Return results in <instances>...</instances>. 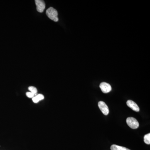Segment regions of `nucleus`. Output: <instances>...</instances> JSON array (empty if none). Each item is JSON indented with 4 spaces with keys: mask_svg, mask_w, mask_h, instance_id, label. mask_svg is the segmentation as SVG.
I'll list each match as a JSON object with an SVG mask.
<instances>
[{
    "mask_svg": "<svg viewBox=\"0 0 150 150\" xmlns=\"http://www.w3.org/2000/svg\"><path fill=\"white\" fill-rule=\"evenodd\" d=\"M111 150H131L124 147L121 146L116 145H112L110 147Z\"/></svg>",
    "mask_w": 150,
    "mask_h": 150,
    "instance_id": "0eeeda50",
    "label": "nucleus"
},
{
    "mask_svg": "<svg viewBox=\"0 0 150 150\" xmlns=\"http://www.w3.org/2000/svg\"><path fill=\"white\" fill-rule=\"evenodd\" d=\"M35 1L38 11L39 13L43 12L46 7L45 2L42 0H35Z\"/></svg>",
    "mask_w": 150,
    "mask_h": 150,
    "instance_id": "20e7f679",
    "label": "nucleus"
},
{
    "mask_svg": "<svg viewBox=\"0 0 150 150\" xmlns=\"http://www.w3.org/2000/svg\"><path fill=\"white\" fill-rule=\"evenodd\" d=\"M100 88L101 91L105 93L110 92L112 90L111 86L109 84L105 82H102L100 85Z\"/></svg>",
    "mask_w": 150,
    "mask_h": 150,
    "instance_id": "39448f33",
    "label": "nucleus"
},
{
    "mask_svg": "<svg viewBox=\"0 0 150 150\" xmlns=\"http://www.w3.org/2000/svg\"><path fill=\"white\" fill-rule=\"evenodd\" d=\"M28 90L30 91V92L34 94L35 96H36L37 93V89L34 86H30L28 87Z\"/></svg>",
    "mask_w": 150,
    "mask_h": 150,
    "instance_id": "1a4fd4ad",
    "label": "nucleus"
},
{
    "mask_svg": "<svg viewBox=\"0 0 150 150\" xmlns=\"http://www.w3.org/2000/svg\"><path fill=\"white\" fill-rule=\"evenodd\" d=\"M144 142L147 144L149 145L150 144V134L149 133L145 135L144 137Z\"/></svg>",
    "mask_w": 150,
    "mask_h": 150,
    "instance_id": "6e6552de",
    "label": "nucleus"
},
{
    "mask_svg": "<svg viewBox=\"0 0 150 150\" xmlns=\"http://www.w3.org/2000/svg\"><path fill=\"white\" fill-rule=\"evenodd\" d=\"M36 96L37 97L38 99L39 100V101L43 100L44 98V97L43 96V95L41 94L36 95Z\"/></svg>",
    "mask_w": 150,
    "mask_h": 150,
    "instance_id": "9d476101",
    "label": "nucleus"
},
{
    "mask_svg": "<svg viewBox=\"0 0 150 150\" xmlns=\"http://www.w3.org/2000/svg\"><path fill=\"white\" fill-rule=\"evenodd\" d=\"M32 100L33 102L35 103H38L39 101V100L38 99L37 97L36 96L33 98Z\"/></svg>",
    "mask_w": 150,
    "mask_h": 150,
    "instance_id": "f8f14e48",
    "label": "nucleus"
},
{
    "mask_svg": "<svg viewBox=\"0 0 150 150\" xmlns=\"http://www.w3.org/2000/svg\"><path fill=\"white\" fill-rule=\"evenodd\" d=\"M26 95L29 98H33V97L35 96V95L33 93H32L30 92L26 93Z\"/></svg>",
    "mask_w": 150,
    "mask_h": 150,
    "instance_id": "9b49d317",
    "label": "nucleus"
},
{
    "mask_svg": "<svg viewBox=\"0 0 150 150\" xmlns=\"http://www.w3.org/2000/svg\"><path fill=\"white\" fill-rule=\"evenodd\" d=\"M126 123L128 126L132 129H137L139 126V122L133 117H129L126 119Z\"/></svg>",
    "mask_w": 150,
    "mask_h": 150,
    "instance_id": "f03ea898",
    "label": "nucleus"
},
{
    "mask_svg": "<svg viewBox=\"0 0 150 150\" xmlns=\"http://www.w3.org/2000/svg\"><path fill=\"white\" fill-rule=\"evenodd\" d=\"M98 106L100 109L101 110L104 115H107L109 112V108L105 103L100 101L98 102Z\"/></svg>",
    "mask_w": 150,
    "mask_h": 150,
    "instance_id": "7ed1b4c3",
    "label": "nucleus"
},
{
    "mask_svg": "<svg viewBox=\"0 0 150 150\" xmlns=\"http://www.w3.org/2000/svg\"><path fill=\"white\" fill-rule=\"evenodd\" d=\"M126 104L128 107L130 108L132 110L136 112H139L140 110V108L139 106L137 105L136 103L132 100H128L126 102Z\"/></svg>",
    "mask_w": 150,
    "mask_h": 150,
    "instance_id": "423d86ee",
    "label": "nucleus"
},
{
    "mask_svg": "<svg viewBox=\"0 0 150 150\" xmlns=\"http://www.w3.org/2000/svg\"><path fill=\"white\" fill-rule=\"evenodd\" d=\"M46 14L50 19L54 21L57 22L59 21L58 11L55 8L52 7L49 8L46 10Z\"/></svg>",
    "mask_w": 150,
    "mask_h": 150,
    "instance_id": "f257e3e1",
    "label": "nucleus"
}]
</instances>
